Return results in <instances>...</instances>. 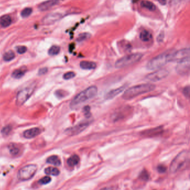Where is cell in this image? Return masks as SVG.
I'll return each instance as SVG.
<instances>
[{
  "instance_id": "cell-1",
  "label": "cell",
  "mask_w": 190,
  "mask_h": 190,
  "mask_svg": "<svg viewBox=\"0 0 190 190\" xmlns=\"http://www.w3.org/2000/svg\"><path fill=\"white\" fill-rule=\"evenodd\" d=\"M98 88L95 86L87 87L83 91L76 95L71 102L70 106L71 109H75L87 100L93 98L97 94Z\"/></svg>"
},
{
  "instance_id": "cell-2",
  "label": "cell",
  "mask_w": 190,
  "mask_h": 190,
  "mask_svg": "<svg viewBox=\"0 0 190 190\" xmlns=\"http://www.w3.org/2000/svg\"><path fill=\"white\" fill-rule=\"evenodd\" d=\"M155 87L156 86L152 84H140L136 85L126 90L122 95V98L124 100H130L139 95L153 90Z\"/></svg>"
},
{
  "instance_id": "cell-3",
  "label": "cell",
  "mask_w": 190,
  "mask_h": 190,
  "mask_svg": "<svg viewBox=\"0 0 190 190\" xmlns=\"http://www.w3.org/2000/svg\"><path fill=\"white\" fill-rule=\"evenodd\" d=\"M170 54V52L167 51L153 57L148 61L146 66L147 69L151 70H155L161 68L169 62Z\"/></svg>"
},
{
  "instance_id": "cell-4",
  "label": "cell",
  "mask_w": 190,
  "mask_h": 190,
  "mask_svg": "<svg viewBox=\"0 0 190 190\" xmlns=\"http://www.w3.org/2000/svg\"><path fill=\"white\" fill-rule=\"evenodd\" d=\"M189 160V152L184 150L180 152L172 161L170 170L172 173H176L181 170Z\"/></svg>"
},
{
  "instance_id": "cell-5",
  "label": "cell",
  "mask_w": 190,
  "mask_h": 190,
  "mask_svg": "<svg viewBox=\"0 0 190 190\" xmlns=\"http://www.w3.org/2000/svg\"><path fill=\"white\" fill-rule=\"evenodd\" d=\"M142 57L143 55L141 53H134L126 55L115 62V66L116 68L118 69L124 68L138 62Z\"/></svg>"
},
{
  "instance_id": "cell-6",
  "label": "cell",
  "mask_w": 190,
  "mask_h": 190,
  "mask_svg": "<svg viewBox=\"0 0 190 190\" xmlns=\"http://www.w3.org/2000/svg\"><path fill=\"white\" fill-rule=\"evenodd\" d=\"M37 171L35 164H28L21 168L18 172V178L21 181H27L32 179Z\"/></svg>"
},
{
  "instance_id": "cell-7",
  "label": "cell",
  "mask_w": 190,
  "mask_h": 190,
  "mask_svg": "<svg viewBox=\"0 0 190 190\" xmlns=\"http://www.w3.org/2000/svg\"><path fill=\"white\" fill-rule=\"evenodd\" d=\"M35 89V86L31 85L28 87L22 89L18 93L16 97V103L17 106H21L25 103L32 94Z\"/></svg>"
},
{
  "instance_id": "cell-8",
  "label": "cell",
  "mask_w": 190,
  "mask_h": 190,
  "mask_svg": "<svg viewBox=\"0 0 190 190\" xmlns=\"http://www.w3.org/2000/svg\"><path fill=\"white\" fill-rule=\"evenodd\" d=\"M190 57V49L188 48L179 50L178 51L170 54L169 62L179 63L183 60Z\"/></svg>"
},
{
  "instance_id": "cell-9",
  "label": "cell",
  "mask_w": 190,
  "mask_h": 190,
  "mask_svg": "<svg viewBox=\"0 0 190 190\" xmlns=\"http://www.w3.org/2000/svg\"><path fill=\"white\" fill-rule=\"evenodd\" d=\"M90 123V122H88V121L79 123V124H76V126L66 129L65 130V133L69 136L77 135L79 133H81L82 132L84 131V130L87 129V127L89 126Z\"/></svg>"
},
{
  "instance_id": "cell-10",
  "label": "cell",
  "mask_w": 190,
  "mask_h": 190,
  "mask_svg": "<svg viewBox=\"0 0 190 190\" xmlns=\"http://www.w3.org/2000/svg\"><path fill=\"white\" fill-rule=\"evenodd\" d=\"M168 74L169 72L166 69H157L155 72L147 75L146 77V79L152 82H156L164 79Z\"/></svg>"
},
{
  "instance_id": "cell-11",
  "label": "cell",
  "mask_w": 190,
  "mask_h": 190,
  "mask_svg": "<svg viewBox=\"0 0 190 190\" xmlns=\"http://www.w3.org/2000/svg\"><path fill=\"white\" fill-rule=\"evenodd\" d=\"M176 68V70L179 74L185 75L189 72L190 70V57L179 61Z\"/></svg>"
},
{
  "instance_id": "cell-12",
  "label": "cell",
  "mask_w": 190,
  "mask_h": 190,
  "mask_svg": "<svg viewBox=\"0 0 190 190\" xmlns=\"http://www.w3.org/2000/svg\"><path fill=\"white\" fill-rule=\"evenodd\" d=\"M62 15L59 13L55 12L51 13L45 16L44 19H42V23L46 25L53 24L54 23H56L59 20L61 19Z\"/></svg>"
},
{
  "instance_id": "cell-13",
  "label": "cell",
  "mask_w": 190,
  "mask_h": 190,
  "mask_svg": "<svg viewBox=\"0 0 190 190\" xmlns=\"http://www.w3.org/2000/svg\"><path fill=\"white\" fill-rule=\"evenodd\" d=\"M163 132V128L161 127H158L152 129H148L142 132L141 135L145 137H154L158 136Z\"/></svg>"
},
{
  "instance_id": "cell-14",
  "label": "cell",
  "mask_w": 190,
  "mask_h": 190,
  "mask_svg": "<svg viewBox=\"0 0 190 190\" xmlns=\"http://www.w3.org/2000/svg\"><path fill=\"white\" fill-rule=\"evenodd\" d=\"M59 0H48L38 5V9L41 11H45L59 4Z\"/></svg>"
},
{
  "instance_id": "cell-15",
  "label": "cell",
  "mask_w": 190,
  "mask_h": 190,
  "mask_svg": "<svg viewBox=\"0 0 190 190\" xmlns=\"http://www.w3.org/2000/svg\"><path fill=\"white\" fill-rule=\"evenodd\" d=\"M41 132V129L39 128H31V129H27L26 130H25L23 136V137L27 139H31V138H33L36 136H38Z\"/></svg>"
},
{
  "instance_id": "cell-16",
  "label": "cell",
  "mask_w": 190,
  "mask_h": 190,
  "mask_svg": "<svg viewBox=\"0 0 190 190\" xmlns=\"http://www.w3.org/2000/svg\"><path fill=\"white\" fill-rule=\"evenodd\" d=\"M126 85H123L121 87H118L117 89H113L112 90L108 92L105 95V99L106 100H109V99H113L114 97H115L117 95H119L121 94L126 88Z\"/></svg>"
},
{
  "instance_id": "cell-17",
  "label": "cell",
  "mask_w": 190,
  "mask_h": 190,
  "mask_svg": "<svg viewBox=\"0 0 190 190\" xmlns=\"http://www.w3.org/2000/svg\"><path fill=\"white\" fill-rule=\"evenodd\" d=\"M26 72V67L22 66L19 69H16L15 70H14L12 74V76L15 79H20L23 76H24Z\"/></svg>"
},
{
  "instance_id": "cell-18",
  "label": "cell",
  "mask_w": 190,
  "mask_h": 190,
  "mask_svg": "<svg viewBox=\"0 0 190 190\" xmlns=\"http://www.w3.org/2000/svg\"><path fill=\"white\" fill-rule=\"evenodd\" d=\"M80 66L84 70H93L96 68L97 64L93 61H82L80 62Z\"/></svg>"
},
{
  "instance_id": "cell-19",
  "label": "cell",
  "mask_w": 190,
  "mask_h": 190,
  "mask_svg": "<svg viewBox=\"0 0 190 190\" xmlns=\"http://www.w3.org/2000/svg\"><path fill=\"white\" fill-rule=\"evenodd\" d=\"M12 23V19L11 16L8 15L3 16L0 19V24L3 27H7L9 26Z\"/></svg>"
},
{
  "instance_id": "cell-20",
  "label": "cell",
  "mask_w": 190,
  "mask_h": 190,
  "mask_svg": "<svg viewBox=\"0 0 190 190\" xmlns=\"http://www.w3.org/2000/svg\"><path fill=\"white\" fill-rule=\"evenodd\" d=\"M139 38L143 42H148L151 40L152 35L149 31L147 30H143L141 31L139 34Z\"/></svg>"
},
{
  "instance_id": "cell-21",
  "label": "cell",
  "mask_w": 190,
  "mask_h": 190,
  "mask_svg": "<svg viewBox=\"0 0 190 190\" xmlns=\"http://www.w3.org/2000/svg\"><path fill=\"white\" fill-rule=\"evenodd\" d=\"M79 161H80L79 157L76 155H74L71 156L70 158H69L68 160L67 161V164L69 166L74 167L79 164Z\"/></svg>"
},
{
  "instance_id": "cell-22",
  "label": "cell",
  "mask_w": 190,
  "mask_h": 190,
  "mask_svg": "<svg viewBox=\"0 0 190 190\" xmlns=\"http://www.w3.org/2000/svg\"><path fill=\"white\" fill-rule=\"evenodd\" d=\"M141 6L143 8H145L146 9H148V10L151 11H154L156 10V5L153 4L152 2L149 1H143L141 2Z\"/></svg>"
},
{
  "instance_id": "cell-23",
  "label": "cell",
  "mask_w": 190,
  "mask_h": 190,
  "mask_svg": "<svg viewBox=\"0 0 190 190\" xmlns=\"http://www.w3.org/2000/svg\"><path fill=\"white\" fill-rule=\"evenodd\" d=\"M47 163L53 164L56 166H59L61 164V161L57 156L54 155L49 157L46 161Z\"/></svg>"
},
{
  "instance_id": "cell-24",
  "label": "cell",
  "mask_w": 190,
  "mask_h": 190,
  "mask_svg": "<svg viewBox=\"0 0 190 190\" xmlns=\"http://www.w3.org/2000/svg\"><path fill=\"white\" fill-rule=\"evenodd\" d=\"M8 148L9 149L10 153L13 156L18 155L20 152V148L19 146L16 144L11 143V144L8 145Z\"/></svg>"
},
{
  "instance_id": "cell-25",
  "label": "cell",
  "mask_w": 190,
  "mask_h": 190,
  "mask_svg": "<svg viewBox=\"0 0 190 190\" xmlns=\"http://www.w3.org/2000/svg\"><path fill=\"white\" fill-rule=\"evenodd\" d=\"M45 173L46 175L57 176L60 174V171L57 168L49 167L46 168L45 170Z\"/></svg>"
},
{
  "instance_id": "cell-26",
  "label": "cell",
  "mask_w": 190,
  "mask_h": 190,
  "mask_svg": "<svg viewBox=\"0 0 190 190\" xmlns=\"http://www.w3.org/2000/svg\"><path fill=\"white\" fill-rule=\"evenodd\" d=\"M15 57V54L12 50H10L4 54V60L6 61H10L12 60Z\"/></svg>"
},
{
  "instance_id": "cell-27",
  "label": "cell",
  "mask_w": 190,
  "mask_h": 190,
  "mask_svg": "<svg viewBox=\"0 0 190 190\" xmlns=\"http://www.w3.org/2000/svg\"><path fill=\"white\" fill-rule=\"evenodd\" d=\"M60 48L59 46L53 45L50 48L48 51V54L51 56L57 55L60 53Z\"/></svg>"
},
{
  "instance_id": "cell-28",
  "label": "cell",
  "mask_w": 190,
  "mask_h": 190,
  "mask_svg": "<svg viewBox=\"0 0 190 190\" xmlns=\"http://www.w3.org/2000/svg\"><path fill=\"white\" fill-rule=\"evenodd\" d=\"M90 37H91L90 34H89L88 32H83V33H81V34L79 35V36H78L76 40L79 42H81V41L87 40L89 38H90Z\"/></svg>"
},
{
  "instance_id": "cell-29",
  "label": "cell",
  "mask_w": 190,
  "mask_h": 190,
  "mask_svg": "<svg viewBox=\"0 0 190 190\" xmlns=\"http://www.w3.org/2000/svg\"><path fill=\"white\" fill-rule=\"evenodd\" d=\"M32 12V9L31 8H25L21 12V15L23 18H26L30 16Z\"/></svg>"
},
{
  "instance_id": "cell-30",
  "label": "cell",
  "mask_w": 190,
  "mask_h": 190,
  "mask_svg": "<svg viewBox=\"0 0 190 190\" xmlns=\"http://www.w3.org/2000/svg\"><path fill=\"white\" fill-rule=\"evenodd\" d=\"M139 178L142 181H147L149 179V175L148 172L145 170L142 171L140 175L139 176Z\"/></svg>"
},
{
  "instance_id": "cell-31",
  "label": "cell",
  "mask_w": 190,
  "mask_h": 190,
  "mask_svg": "<svg viewBox=\"0 0 190 190\" xmlns=\"http://www.w3.org/2000/svg\"><path fill=\"white\" fill-rule=\"evenodd\" d=\"M12 130V127L11 126H6L4 127L1 130V133L3 136H6L11 132Z\"/></svg>"
},
{
  "instance_id": "cell-32",
  "label": "cell",
  "mask_w": 190,
  "mask_h": 190,
  "mask_svg": "<svg viewBox=\"0 0 190 190\" xmlns=\"http://www.w3.org/2000/svg\"><path fill=\"white\" fill-rule=\"evenodd\" d=\"M75 73L73 72H66L63 75V78L65 80H69L72 79L75 76Z\"/></svg>"
},
{
  "instance_id": "cell-33",
  "label": "cell",
  "mask_w": 190,
  "mask_h": 190,
  "mask_svg": "<svg viewBox=\"0 0 190 190\" xmlns=\"http://www.w3.org/2000/svg\"><path fill=\"white\" fill-rule=\"evenodd\" d=\"M51 179L50 177L45 176L41 179H40L38 182L40 183L41 185H46V184L49 183L51 181Z\"/></svg>"
},
{
  "instance_id": "cell-34",
  "label": "cell",
  "mask_w": 190,
  "mask_h": 190,
  "mask_svg": "<svg viewBox=\"0 0 190 190\" xmlns=\"http://www.w3.org/2000/svg\"><path fill=\"white\" fill-rule=\"evenodd\" d=\"M16 50L18 53L20 54H23L26 52L27 49L25 46H19L16 48Z\"/></svg>"
},
{
  "instance_id": "cell-35",
  "label": "cell",
  "mask_w": 190,
  "mask_h": 190,
  "mask_svg": "<svg viewBox=\"0 0 190 190\" xmlns=\"http://www.w3.org/2000/svg\"><path fill=\"white\" fill-rule=\"evenodd\" d=\"M157 171L160 173H164L167 171V167L163 164H160L157 167Z\"/></svg>"
},
{
  "instance_id": "cell-36",
  "label": "cell",
  "mask_w": 190,
  "mask_h": 190,
  "mask_svg": "<svg viewBox=\"0 0 190 190\" xmlns=\"http://www.w3.org/2000/svg\"><path fill=\"white\" fill-rule=\"evenodd\" d=\"M84 113L85 115L89 118V117H90L91 114H90V106H86L84 108Z\"/></svg>"
},
{
  "instance_id": "cell-37",
  "label": "cell",
  "mask_w": 190,
  "mask_h": 190,
  "mask_svg": "<svg viewBox=\"0 0 190 190\" xmlns=\"http://www.w3.org/2000/svg\"><path fill=\"white\" fill-rule=\"evenodd\" d=\"M183 93L187 98H188L190 97V87H189V86L186 87L184 88V89L183 90Z\"/></svg>"
},
{
  "instance_id": "cell-38",
  "label": "cell",
  "mask_w": 190,
  "mask_h": 190,
  "mask_svg": "<svg viewBox=\"0 0 190 190\" xmlns=\"http://www.w3.org/2000/svg\"><path fill=\"white\" fill-rule=\"evenodd\" d=\"M164 32H161L159 35L158 36L157 38V40L158 42L161 43V42H163L164 41Z\"/></svg>"
},
{
  "instance_id": "cell-39",
  "label": "cell",
  "mask_w": 190,
  "mask_h": 190,
  "mask_svg": "<svg viewBox=\"0 0 190 190\" xmlns=\"http://www.w3.org/2000/svg\"><path fill=\"white\" fill-rule=\"evenodd\" d=\"M56 95L59 98L64 97L65 96V92L63 90H57V91H56Z\"/></svg>"
},
{
  "instance_id": "cell-40",
  "label": "cell",
  "mask_w": 190,
  "mask_h": 190,
  "mask_svg": "<svg viewBox=\"0 0 190 190\" xmlns=\"http://www.w3.org/2000/svg\"><path fill=\"white\" fill-rule=\"evenodd\" d=\"M48 71V69L47 68H42L38 70V75H45V74L47 73Z\"/></svg>"
},
{
  "instance_id": "cell-41",
  "label": "cell",
  "mask_w": 190,
  "mask_h": 190,
  "mask_svg": "<svg viewBox=\"0 0 190 190\" xmlns=\"http://www.w3.org/2000/svg\"><path fill=\"white\" fill-rule=\"evenodd\" d=\"M159 3L162 5H165L167 3V0H158Z\"/></svg>"
}]
</instances>
